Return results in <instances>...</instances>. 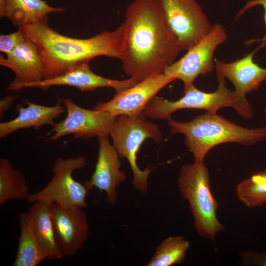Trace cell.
I'll return each mask as SVG.
<instances>
[{
	"label": "cell",
	"instance_id": "cell-1",
	"mask_svg": "<svg viewBox=\"0 0 266 266\" xmlns=\"http://www.w3.org/2000/svg\"><path fill=\"white\" fill-rule=\"evenodd\" d=\"M120 60L126 74L140 82L164 74L182 50L166 27L156 0H134L126 11Z\"/></svg>",
	"mask_w": 266,
	"mask_h": 266
},
{
	"label": "cell",
	"instance_id": "cell-2",
	"mask_svg": "<svg viewBox=\"0 0 266 266\" xmlns=\"http://www.w3.org/2000/svg\"><path fill=\"white\" fill-rule=\"evenodd\" d=\"M36 46L41 56L44 79L60 75L71 68L100 56L120 59L125 32L123 22L113 31H105L88 38L64 35L48 22L18 27Z\"/></svg>",
	"mask_w": 266,
	"mask_h": 266
},
{
	"label": "cell",
	"instance_id": "cell-3",
	"mask_svg": "<svg viewBox=\"0 0 266 266\" xmlns=\"http://www.w3.org/2000/svg\"><path fill=\"white\" fill-rule=\"evenodd\" d=\"M172 134L185 136V144L192 153L194 162H203L208 152L225 143L252 145L266 138V126L246 128L219 115L206 112L186 122L168 120Z\"/></svg>",
	"mask_w": 266,
	"mask_h": 266
},
{
	"label": "cell",
	"instance_id": "cell-4",
	"mask_svg": "<svg viewBox=\"0 0 266 266\" xmlns=\"http://www.w3.org/2000/svg\"><path fill=\"white\" fill-rule=\"evenodd\" d=\"M218 86L214 92L208 93L196 88L194 84L184 90V96L179 100L170 101L155 96L145 106L142 115L154 119H171L172 114L183 109L205 110L206 112H217L221 108L231 107L243 119L253 117V108L246 96L235 90L229 89L226 78L216 72Z\"/></svg>",
	"mask_w": 266,
	"mask_h": 266
},
{
	"label": "cell",
	"instance_id": "cell-5",
	"mask_svg": "<svg viewBox=\"0 0 266 266\" xmlns=\"http://www.w3.org/2000/svg\"><path fill=\"white\" fill-rule=\"evenodd\" d=\"M210 181L204 163L194 162L182 166L177 183L182 198L189 202L197 233L213 241L225 227L217 219L219 204L211 192Z\"/></svg>",
	"mask_w": 266,
	"mask_h": 266
},
{
	"label": "cell",
	"instance_id": "cell-6",
	"mask_svg": "<svg viewBox=\"0 0 266 266\" xmlns=\"http://www.w3.org/2000/svg\"><path fill=\"white\" fill-rule=\"evenodd\" d=\"M143 115L137 117L119 115L111 125L108 132L113 145L120 157L125 158L133 173V186L142 193L148 192V178L152 169H141L137 163V154L143 142L152 138L159 143L162 140L160 126L146 121Z\"/></svg>",
	"mask_w": 266,
	"mask_h": 266
},
{
	"label": "cell",
	"instance_id": "cell-7",
	"mask_svg": "<svg viewBox=\"0 0 266 266\" xmlns=\"http://www.w3.org/2000/svg\"><path fill=\"white\" fill-rule=\"evenodd\" d=\"M164 23L182 50H188L212 28L197 0H156Z\"/></svg>",
	"mask_w": 266,
	"mask_h": 266
},
{
	"label": "cell",
	"instance_id": "cell-8",
	"mask_svg": "<svg viewBox=\"0 0 266 266\" xmlns=\"http://www.w3.org/2000/svg\"><path fill=\"white\" fill-rule=\"evenodd\" d=\"M86 164V159L82 156L57 158L52 168V178L42 189L30 194L27 202L33 203L39 200H47L65 208L86 207L88 190L72 176L74 171L83 168Z\"/></svg>",
	"mask_w": 266,
	"mask_h": 266
},
{
	"label": "cell",
	"instance_id": "cell-9",
	"mask_svg": "<svg viewBox=\"0 0 266 266\" xmlns=\"http://www.w3.org/2000/svg\"><path fill=\"white\" fill-rule=\"evenodd\" d=\"M227 38L224 27L219 23L213 24L210 32L188 50L184 56L168 66L164 74L182 81L186 90L199 75L205 76L213 70L214 52Z\"/></svg>",
	"mask_w": 266,
	"mask_h": 266
},
{
	"label": "cell",
	"instance_id": "cell-10",
	"mask_svg": "<svg viewBox=\"0 0 266 266\" xmlns=\"http://www.w3.org/2000/svg\"><path fill=\"white\" fill-rule=\"evenodd\" d=\"M66 110V118L55 123L47 135L52 134L44 141L56 140L64 136L73 134L75 138L88 139L108 134L111 125L117 116L103 110L83 108L69 98H57Z\"/></svg>",
	"mask_w": 266,
	"mask_h": 266
},
{
	"label": "cell",
	"instance_id": "cell-11",
	"mask_svg": "<svg viewBox=\"0 0 266 266\" xmlns=\"http://www.w3.org/2000/svg\"><path fill=\"white\" fill-rule=\"evenodd\" d=\"M137 83L138 82L132 77L118 80L100 76L91 70L89 63H84L71 68L60 75L38 82L27 83L11 82L6 91L17 92L26 88H37L47 90L52 86H68L84 92L94 91L99 88H112L116 93H119L133 86Z\"/></svg>",
	"mask_w": 266,
	"mask_h": 266
},
{
	"label": "cell",
	"instance_id": "cell-12",
	"mask_svg": "<svg viewBox=\"0 0 266 266\" xmlns=\"http://www.w3.org/2000/svg\"><path fill=\"white\" fill-rule=\"evenodd\" d=\"M175 80L164 74L149 77L129 89L116 93L107 102H97L94 109L105 111L114 116H140L151 99Z\"/></svg>",
	"mask_w": 266,
	"mask_h": 266
},
{
	"label": "cell",
	"instance_id": "cell-13",
	"mask_svg": "<svg viewBox=\"0 0 266 266\" xmlns=\"http://www.w3.org/2000/svg\"><path fill=\"white\" fill-rule=\"evenodd\" d=\"M51 218L55 240L64 256H75L83 248L89 233L83 208H65L53 203Z\"/></svg>",
	"mask_w": 266,
	"mask_h": 266
},
{
	"label": "cell",
	"instance_id": "cell-14",
	"mask_svg": "<svg viewBox=\"0 0 266 266\" xmlns=\"http://www.w3.org/2000/svg\"><path fill=\"white\" fill-rule=\"evenodd\" d=\"M108 134L98 137L99 148L95 169L91 179L84 185L88 191L93 188L105 193L106 200L111 205L117 201V187L126 181L127 175L121 170L120 156L111 144Z\"/></svg>",
	"mask_w": 266,
	"mask_h": 266
},
{
	"label": "cell",
	"instance_id": "cell-15",
	"mask_svg": "<svg viewBox=\"0 0 266 266\" xmlns=\"http://www.w3.org/2000/svg\"><path fill=\"white\" fill-rule=\"evenodd\" d=\"M266 45V43L261 42L252 52L232 62L215 59L216 72L228 79L233 84L234 90L241 95L246 96L256 91L263 82L266 81V67H262L256 63L254 55Z\"/></svg>",
	"mask_w": 266,
	"mask_h": 266
},
{
	"label": "cell",
	"instance_id": "cell-16",
	"mask_svg": "<svg viewBox=\"0 0 266 266\" xmlns=\"http://www.w3.org/2000/svg\"><path fill=\"white\" fill-rule=\"evenodd\" d=\"M27 105L24 107L18 103L16 110L18 115L14 119L0 123V138H3L18 130L32 128L38 130L46 125L53 126L54 120L66 112L65 106L57 103L52 106L32 102L28 100L23 101Z\"/></svg>",
	"mask_w": 266,
	"mask_h": 266
},
{
	"label": "cell",
	"instance_id": "cell-17",
	"mask_svg": "<svg viewBox=\"0 0 266 266\" xmlns=\"http://www.w3.org/2000/svg\"><path fill=\"white\" fill-rule=\"evenodd\" d=\"M0 56V65L11 69L15 74L14 83H27L43 80L42 60L35 45L26 39L6 55Z\"/></svg>",
	"mask_w": 266,
	"mask_h": 266
},
{
	"label": "cell",
	"instance_id": "cell-18",
	"mask_svg": "<svg viewBox=\"0 0 266 266\" xmlns=\"http://www.w3.org/2000/svg\"><path fill=\"white\" fill-rule=\"evenodd\" d=\"M64 11V8L51 6L43 0H0V17L8 18L18 28L48 22L49 13Z\"/></svg>",
	"mask_w": 266,
	"mask_h": 266
},
{
	"label": "cell",
	"instance_id": "cell-19",
	"mask_svg": "<svg viewBox=\"0 0 266 266\" xmlns=\"http://www.w3.org/2000/svg\"><path fill=\"white\" fill-rule=\"evenodd\" d=\"M29 209L33 232L38 243L47 260H58L64 255L56 243L51 218L53 203L39 200Z\"/></svg>",
	"mask_w": 266,
	"mask_h": 266
},
{
	"label": "cell",
	"instance_id": "cell-20",
	"mask_svg": "<svg viewBox=\"0 0 266 266\" xmlns=\"http://www.w3.org/2000/svg\"><path fill=\"white\" fill-rule=\"evenodd\" d=\"M19 218L20 235L12 266H36L47 258L35 236L29 211L20 213Z\"/></svg>",
	"mask_w": 266,
	"mask_h": 266
},
{
	"label": "cell",
	"instance_id": "cell-21",
	"mask_svg": "<svg viewBox=\"0 0 266 266\" xmlns=\"http://www.w3.org/2000/svg\"><path fill=\"white\" fill-rule=\"evenodd\" d=\"M30 194L25 175L8 159H0V205L10 200H26Z\"/></svg>",
	"mask_w": 266,
	"mask_h": 266
},
{
	"label": "cell",
	"instance_id": "cell-22",
	"mask_svg": "<svg viewBox=\"0 0 266 266\" xmlns=\"http://www.w3.org/2000/svg\"><path fill=\"white\" fill-rule=\"evenodd\" d=\"M190 247L188 241L181 236H170L157 247L147 266H171L181 264Z\"/></svg>",
	"mask_w": 266,
	"mask_h": 266
},
{
	"label": "cell",
	"instance_id": "cell-23",
	"mask_svg": "<svg viewBox=\"0 0 266 266\" xmlns=\"http://www.w3.org/2000/svg\"><path fill=\"white\" fill-rule=\"evenodd\" d=\"M239 200L251 208L266 203V170L255 173L239 182L236 187Z\"/></svg>",
	"mask_w": 266,
	"mask_h": 266
},
{
	"label": "cell",
	"instance_id": "cell-24",
	"mask_svg": "<svg viewBox=\"0 0 266 266\" xmlns=\"http://www.w3.org/2000/svg\"><path fill=\"white\" fill-rule=\"evenodd\" d=\"M25 39V36L19 30L10 34H1L0 35V51L6 55Z\"/></svg>",
	"mask_w": 266,
	"mask_h": 266
},
{
	"label": "cell",
	"instance_id": "cell-25",
	"mask_svg": "<svg viewBox=\"0 0 266 266\" xmlns=\"http://www.w3.org/2000/svg\"><path fill=\"white\" fill-rule=\"evenodd\" d=\"M239 255L245 266H266V250L257 252L249 250L240 252Z\"/></svg>",
	"mask_w": 266,
	"mask_h": 266
},
{
	"label": "cell",
	"instance_id": "cell-26",
	"mask_svg": "<svg viewBox=\"0 0 266 266\" xmlns=\"http://www.w3.org/2000/svg\"><path fill=\"white\" fill-rule=\"evenodd\" d=\"M247 3L245 4L244 7L239 11L237 14V17L240 16L246 10H248L250 8L256 5H262L264 9V21L265 25L266 26V0H247ZM261 42L266 43V35L261 38L253 39L245 42L246 45H249L253 42Z\"/></svg>",
	"mask_w": 266,
	"mask_h": 266
},
{
	"label": "cell",
	"instance_id": "cell-27",
	"mask_svg": "<svg viewBox=\"0 0 266 266\" xmlns=\"http://www.w3.org/2000/svg\"><path fill=\"white\" fill-rule=\"evenodd\" d=\"M19 97L18 95L7 96L0 101V117L3 116L5 112L12 105L14 101Z\"/></svg>",
	"mask_w": 266,
	"mask_h": 266
},
{
	"label": "cell",
	"instance_id": "cell-28",
	"mask_svg": "<svg viewBox=\"0 0 266 266\" xmlns=\"http://www.w3.org/2000/svg\"><path fill=\"white\" fill-rule=\"evenodd\" d=\"M264 111H265V114H266V107H265Z\"/></svg>",
	"mask_w": 266,
	"mask_h": 266
}]
</instances>
